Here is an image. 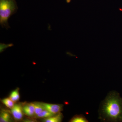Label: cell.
<instances>
[{
    "label": "cell",
    "mask_w": 122,
    "mask_h": 122,
    "mask_svg": "<svg viewBox=\"0 0 122 122\" xmlns=\"http://www.w3.org/2000/svg\"><path fill=\"white\" fill-rule=\"evenodd\" d=\"M99 119L103 122H122V98L116 91L109 92L101 103Z\"/></svg>",
    "instance_id": "obj_1"
},
{
    "label": "cell",
    "mask_w": 122,
    "mask_h": 122,
    "mask_svg": "<svg viewBox=\"0 0 122 122\" xmlns=\"http://www.w3.org/2000/svg\"><path fill=\"white\" fill-rule=\"evenodd\" d=\"M18 8L15 0H0V24L2 28H10L8 20Z\"/></svg>",
    "instance_id": "obj_2"
},
{
    "label": "cell",
    "mask_w": 122,
    "mask_h": 122,
    "mask_svg": "<svg viewBox=\"0 0 122 122\" xmlns=\"http://www.w3.org/2000/svg\"><path fill=\"white\" fill-rule=\"evenodd\" d=\"M44 109L51 113L56 115L59 113L63 110V106L60 104H54L42 103Z\"/></svg>",
    "instance_id": "obj_3"
},
{
    "label": "cell",
    "mask_w": 122,
    "mask_h": 122,
    "mask_svg": "<svg viewBox=\"0 0 122 122\" xmlns=\"http://www.w3.org/2000/svg\"><path fill=\"white\" fill-rule=\"evenodd\" d=\"M11 109V113L15 119L20 120L22 119L24 112L22 107L20 104H15Z\"/></svg>",
    "instance_id": "obj_4"
},
{
    "label": "cell",
    "mask_w": 122,
    "mask_h": 122,
    "mask_svg": "<svg viewBox=\"0 0 122 122\" xmlns=\"http://www.w3.org/2000/svg\"><path fill=\"white\" fill-rule=\"evenodd\" d=\"M24 113L28 116H32L35 114V107L33 103L25 104L22 107Z\"/></svg>",
    "instance_id": "obj_5"
},
{
    "label": "cell",
    "mask_w": 122,
    "mask_h": 122,
    "mask_svg": "<svg viewBox=\"0 0 122 122\" xmlns=\"http://www.w3.org/2000/svg\"><path fill=\"white\" fill-rule=\"evenodd\" d=\"M63 116L61 113L51 117L46 118L44 120L46 122H61L63 119Z\"/></svg>",
    "instance_id": "obj_6"
},
{
    "label": "cell",
    "mask_w": 122,
    "mask_h": 122,
    "mask_svg": "<svg viewBox=\"0 0 122 122\" xmlns=\"http://www.w3.org/2000/svg\"><path fill=\"white\" fill-rule=\"evenodd\" d=\"M11 119V116L8 112L5 110H2L1 111L0 114V122H10Z\"/></svg>",
    "instance_id": "obj_7"
},
{
    "label": "cell",
    "mask_w": 122,
    "mask_h": 122,
    "mask_svg": "<svg viewBox=\"0 0 122 122\" xmlns=\"http://www.w3.org/2000/svg\"><path fill=\"white\" fill-rule=\"evenodd\" d=\"M88 120L83 115H75L70 120L71 122H88Z\"/></svg>",
    "instance_id": "obj_8"
},
{
    "label": "cell",
    "mask_w": 122,
    "mask_h": 122,
    "mask_svg": "<svg viewBox=\"0 0 122 122\" xmlns=\"http://www.w3.org/2000/svg\"><path fill=\"white\" fill-rule=\"evenodd\" d=\"M19 89L17 88L16 89L11 92L9 98L12 100L14 102H16L20 99V95L19 93Z\"/></svg>",
    "instance_id": "obj_9"
},
{
    "label": "cell",
    "mask_w": 122,
    "mask_h": 122,
    "mask_svg": "<svg viewBox=\"0 0 122 122\" xmlns=\"http://www.w3.org/2000/svg\"><path fill=\"white\" fill-rule=\"evenodd\" d=\"M55 115L54 114L51 113L50 112L46 110H43L39 113L36 115V117L38 118H48Z\"/></svg>",
    "instance_id": "obj_10"
},
{
    "label": "cell",
    "mask_w": 122,
    "mask_h": 122,
    "mask_svg": "<svg viewBox=\"0 0 122 122\" xmlns=\"http://www.w3.org/2000/svg\"><path fill=\"white\" fill-rule=\"evenodd\" d=\"M33 103L35 107V115H37L44 110V107L42 104V103L36 102Z\"/></svg>",
    "instance_id": "obj_11"
},
{
    "label": "cell",
    "mask_w": 122,
    "mask_h": 122,
    "mask_svg": "<svg viewBox=\"0 0 122 122\" xmlns=\"http://www.w3.org/2000/svg\"><path fill=\"white\" fill-rule=\"evenodd\" d=\"M1 101L6 107L10 109H12L14 106V102L10 98L4 99Z\"/></svg>",
    "instance_id": "obj_12"
},
{
    "label": "cell",
    "mask_w": 122,
    "mask_h": 122,
    "mask_svg": "<svg viewBox=\"0 0 122 122\" xmlns=\"http://www.w3.org/2000/svg\"><path fill=\"white\" fill-rule=\"evenodd\" d=\"M71 0H66V2L67 3H69L71 1Z\"/></svg>",
    "instance_id": "obj_13"
}]
</instances>
